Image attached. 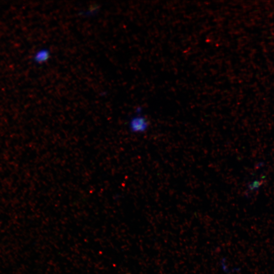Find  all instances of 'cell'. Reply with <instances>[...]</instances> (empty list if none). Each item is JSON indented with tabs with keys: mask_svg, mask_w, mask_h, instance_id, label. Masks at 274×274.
Listing matches in <instances>:
<instances>
[{
	"mask_svg": "<svg viewBox=\"0 0 274 274\" xmlns=\"http://www.w3.org/2000/svg\"><path fill=\"white\" fill-rule=\"evenodd\" d=\"M50 57V51L48 49L43 48L38 51L34 56V60L38 63L47 62Z\"/></svg>",
	"mask_w": 274,
	"mask_h": 274,
	"instance_id": "7a4b0ae2",
	"label": "cell"
},
{
	"mask_svg": "<svg viewBox=\"0 0 274 274\" xmlns=\"http://www.w3.org/2000/svg\"><path fill=\"white\" fill-rule=\"evenodd\" d=\"M128 126L131 132L141 134L148 129L150 125L148 120L141 113V110L140 109L136 110V114L130 118Z\"/></svg>",
	"mask_w": 274,
	"mask_h": 274,
	"instance_id": "6da1fadb",
	"label": "cell"
}]
</instances>
